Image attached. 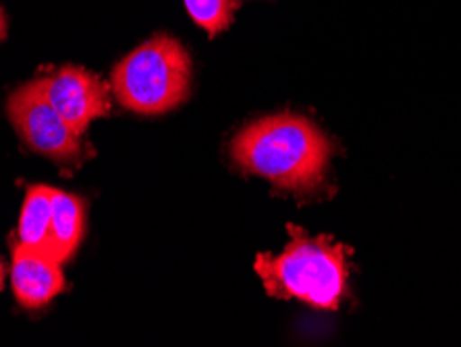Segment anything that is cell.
<instances>
[{
  "instance_id": "6da1fadb",
  "label": "cell",
  "mask_w": 461,
  "mask_h": 347,
  "mask_svg": "<svg viewBox=\"0 0 461 347\" xmlns=\"http://www.w3.org/2000/svg\"><path fill=\"white\" fill-rule=\"evenodd\" d=\"M333 152L329 135L294 113L258 119L230 142V159L243 173L295 196H314L324 186Z\"/></svg>"
},
{
  "instance_id": "7a4b0ae2",
  "label": "cell",
  "mask_w": 461,
  "mask_h": 347,
  "mask_svg": "<svg viewBox=\"0 0 461 347\" xmlns=\"http://www.w3.org/2000/svg\"><path fill=\"white\" fill-rule=\"evenodd\" d=\"M349 256L351 250L333 237H312L289 224L287 246L279 254H258L254 270L268 296L337 310L349 291Z\"/></svg>"
},
{
  "instance_id": "3957f363",
  "label": "cell",
  "mask_w": 461,
  "mask_h": 347,
  "mask_svg": "<svg viewBox=\"0 0 461 347\" xmlns=\"http://www.w3.org/2000/svg\"><path fill=\"white\" fill-rule=\"evenodd\" d=\"M192 59L179 40L158 33L121 60L113 71L114 98L127 111L162 114L187 100Z\"/></svg>"
},
{
  "instance_id": "277c9868",
  "label": "cell",
  "mask_w": 461,
  "mask_h": 347,
  "mask_svg": "<svg viewBox=\"0 0 461 347\" xmlns=\"http://www.w3.org/2000/svg\"><path fill=\"white\" fill-rule=\"evenodd\" d=\"M6 113L27 148L49 156L59 165L77 167L90 154V150H86V144L81 142V133L54 111L36 79L27 81L11 94Z\"/></svg>"
},
{
  "instance_id": "5b68a950",
  "label": "cell",
  "mask_w": 461,
  "mask_h": 347,
  "mask_svg": "<svg viewBox=\"0 0 461 347\" xmlns=\"http://www.w3.org/2000/svg\"><path fill=\"white\" fill-rule=\"evenodd\" d=\"M36 81L50 106L77 133H84L94 119L111 111L106 86L96 75L79 67H63Z\"/></svg>"
},
{
  "instance_id": "8992f818",
  "label": "cell",
  "mask_w": 461,
  "mask_h": 347,
  "mask_svg": "<svg viewBox=\"0 0 461 347\" xmlns=\"http://www.w3.org/2000/svg\"><path fill=\"white\" fill-rule=\"evenodd\" d=\"M13 291L17 304L25 310H40L50 304L65 288L60 262L46 250L13 243Z\"/></svg>"
},
{
  "instance_id": "52a82bcc",
  "label": "cell",
  "mask_w": 461,
  "mask_h": 347,
  "mask_svg": "<svg viewBox=\"0 0 461 347\" xmlns=\"http://www.w3.org/2000/svg\"><path fill=\"white\" fill-rule=\"evenodd\" d=\"M86 224V206L77 196L59 192L54 189L52 198V221H50V240L49 251L50 256L63 264L71 260L79 248L81 237H84Z\"/></svg>"
},
{
  "instance_id": "ba28073f",
  "label": "cell",
  "mask_w": 461,
  "mask_h": 347,
  "mask_svg": "<svg viewBox=\"0 0 461 347\" xmlns=\"http://www.w3.org/2000/svg\"><path fill=\"white\" fill-rule=\"evenodd\" d=\"M54 189L46 186H33L27 189L22 216L17 224V240L27 248L46 250L50 240Z\"/></svg>"
},
{
  "instance_id": "9c48e42d",
  "label": "cell",
  "mask_w": 461,
  "mask_h": 347,
  "mask_svg": "<svg viewBox=\"0 0 461 347\" xmlns=\"http://www.w3.org/2000/svg\"><path fill=\"white\" fill-rule=\"evenodd\" d=\"M183 5L189 17L214 38L233 23L240 0H183Z\"/></svg>"
},
{
  "instance_id": "30bf717a",
  "label": "cell",
  "mask_w": 461,
  "mask_h": 347,
  "mask_svg": "<svg viewBox=\"0 0 461 347\" xmlns=\"http://www.w3.org/2000/svg\"><path fill=\"white\" fill-rule=\"evenodd\" d=\"M5 33H6V17H5L3 9H0V40L5 38Z\"/></svg>"
},
{
  "instance_id": "8fae6325",
  "label": "cell",
  "mask_w": 461,
  "mask_h": 347,
  "mask_svg": "<svg viewBox=\"0 0 461 347\" xmlns=\"http://www.w3.org/2000/svg\"><path fill=\"white\" fill-rule=\"evenodd\" d=\"M3 285H5V262L3 258H0V289H3Z\"/></svg>"
}]
</instances>
